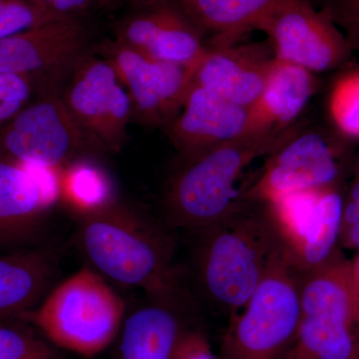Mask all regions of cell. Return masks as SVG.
I'll return each instance as SVG.
<instances>
[{"label":"cell","mask_w":359,"mask_h":359,"mask_svg":"<svg viewBox=\"0 0 359 359\" xmlns=\"http://www.w3.org/2000/svg\"><path fill=\"white\" fill-rule=\"evenodd\" d=\"M172 229L109 199L79 212L76 242L97 273L145 290L148 297H187L175 266Z\"/></svg>","instance_id":"cell-1"},{"label":"cell","mask_w":359,"mask_h":359,"mask_svg":"<svg viewBox=\"0 0 359 359\" xmlns=\"http://www.w3.org/2000/svg\"><path fill=\"white\" fill-rule=\"evenodd\" d=\"M194 233L198 289L229 316L244 308L283 254L266 205L261 203L241 200L223 218Z\"/></svg>","instance_id":"cell-2"},{"label":"cell","mask_w":359,"mask_h":359,"mask_svg":"<svg viewBox=\"0 0 359 359\" xmlns=\"http://www.w3.org/2000/svg\"><path fill=\"white\" fill-rule=\"evenodd\" d=\"M294 134L290 127L255 135L182 159L163 198L164 223L172 230L196 231L223 218L241 201L237 183L245 168L271 155Z\"/></svg>","instance_id":"cell-3"},{"label":"cell","mask_w":359,"mask_h":359,"mask_svg":"<svg viewBox=\"0 0 359 359\" xmlns=\"http://www.w3.org/2000/svg\"><path fill=\"white\" fill-rule=\"evenodd\" d=\"M18 318L30 321L56 346L93 356L107 348L121 330L125 302L103 276L85 268Z\"/></svg>","instance_id":"cell-4"},{"label":"cell","mask_w":359,"mask_h":359,"mask_svg":"<svg viewBox=\"0 0 359 359\" xmlns=\"http://www.w3.org/2000/svg\"><path fill=\"white\" fill-rule=\"evenodd\" d=\"M301 318L285 359H358L351 259L340 247L299 278Z\"/></svg>","instance_id":"cell-5"},{"label":"cell","mask_w":359,"mask_h":359,"mask_svg":"<svg viewBox=\"0 0 359 359\" xmlns=\"http://www.w3.org/2000/svg\"><path fill=\"white\" fill-rule=\"evenodd\" d=\"M299 278L283 254L244 308L230 316L219 359L287 358L301 318Z\"/></svg>","instance_id":"cell-6"},{"label":"cell","mask_w":359,"mask_h":359,"mask_svg":"<svg viewBox=\"0 0 359 359\" xmlns=\"http://www.w3.org/2000/svg\"><path fill=\"white\" fill-rule=\"evenodd\" d=\"M100 150L57 92L45 91L0 129V159L55 171Z\"/></svg>","instance_id":"cell-7"},{"label":"cell","mask_w":359,"mask_h":359,"mask_svg":"<svg viewBox=\"0 0 359 359\" xmlns=\"http://www.w3.org/2000/svg\"><path fill=\"white\" fill-rule=\"evenodd\" d=\"M344 202L337 185L285 194L264 204L285 259L299 273L325 264L339 249Z\"/></svg>","instance_id":"cell-8"},{"label":"cell","mask_w":359,"mask_h":359,"mask_svg":"<svg viewBox=\"0 0 359 359\" xmlns=\"http://www.w3.org/2000/svg\"><path fill=\"white\" fill-rule=\"evenodd\" d=\"M62 98L79 126L101 153H118L133 118L131 98L107 59L85 53L72 68Z\"/></svg>","instance_id":"cell-9"},{"label":"cell","mask_w":359,"mask_h":359,"mask_svg":"<svg viewBox=\"0 0 359 359\" xmlns=\"http://www.w3.org/2000/svg\"><path fill=\"white\" fill-rule=\"evenodd\" d=\"M99 54L127 89L137 121L166 128L183 107L196 68L157 60L117 39L103 43Z\"/></svg>","instance_id":"cell-10"},{"label":"cell","mask_w":359,"mask_h":359,"mask_svg":"<svg viewBox=\"0 0 359 359\" xmlns=\"http://www.w3.org/2000/svg\"><path fill=\"white\" fill-rule=\"evenodd\" d=\"M257 30L266 33L276 58L313 73L337 67L348 53L330 11H318L309 0H280Z\"/></svg>","instance_id":"cell-11"},{"label":"cell","mask_w":359,"mask_h":359,"mask_svg":"<svg viewBox=\"0 0 359 359\" xmlns=\"http://www.w3.org/2000/svg\"><path fill=\"white\" fill-rule=\"evenodd\" d=\"M339 177L337 153L325 137L311 131L294 133L240 189V199L266 204L285 194L337 186Z\"/></svg>","instance_id":"cell-12"},{"label":"cell","mask_w":359,"mask_h":359,"mask_svg":"<svg viewBox=\"0 0 359 359\" xmlns=\"http://www.w3.org/2000/svg\"><path fill=\"white\" fill-rule=\"evenodd\" d=\"M53 172L0 159V254L30 249L41 236L57 200Z\"/></svg>","instance_id":"cell-13"},{"label":"cell","mask_w":359,"mask_h":359,"mask_svg":"<svg viewBox=\"0 0 359 359\" xmlns=\"http://www.w3.org/2000/svg\"><path fill=\"white\" fill-rule=\"evenodd\" d=\"M166 128L182 159L226 142L266 134L257 131L250 107L229 102L194 82L183 107Z\"/></svg>","instance_id":"cell-14"},{"label":"cell","mask_w":359,"mask_h":359,"mask_svg":"<svg viewBox=\"0 0 359 359\" xmlns=\"http://www.w3.org/2000/svg\"><path fill=\"white\" fill-rule=\"evenodd\" d=\"M87 37L76 18L52 21L0 39V74L46 75L73 68L85 54Z\"/></svg>","instance_id":"cell-15"},{"label":"cell","mask_w":359,"mask_h":359,"mask_svg":"<svg viewBox=\"0 0 359 359\" xmlns=\"http://www.w3.org/2000/svg\"><path fill=\"white\" fill-rule=\"evenodd\" d=\"M116 39L157 60L193 68L209 49L203 33L174 2L143 9L123 20Z\"/></svg>","instance_id":"cell-16"},{"label":"cell","mask_w":359,"mask_h":359,"mask_svg":"<svg viewBox=\"0 0 359 359\" xmlns=\"http://www.w3.org/2000/svg\"><path fill=\"white\" fill-rule=\"evenodd\" d=\"M269 43L209 47L193 82L229 102L250 107L263 91L275 55Z\"/></svg>","instance_id":"cell-17"},{"label":"cell","mask_w":359,"mask_h":359,"mask_svg":"<svg viewBox=\"0 0 359 359\" xmlns=\"http://www.w3.org/2000/svg\"><path fill=\"white\" fill-rule=\"evenodd\" d=\"M187 297H148L123 320L120 359H173L187 330Z\"/></svg>","instance_id":"cell-18"},{"label":"cell","mask_w":359,"mask_h":359,"mask_svg":"<svg viewBox=\"0 0 359 359\" xmlns=\"http://www.w3.org/2000/svg\"><path fill=\"white\" fill-rule=\"evenodd\" d=\"M57 262L34 248L0 254V321L32 311L50 290Z\"/></svg>","instance_id":"cell-19"},{"label":"cell","mask_w":359,"mask_h":359,"mask_svg":"<svg viewBox=\"0 0 359 359\" xmlns=\"http://www.w3.org/2000/svg\"><path fill=\"white\" fill-rule=\"evenodd\" d=\"M316 89L313 72L275 57L261 95L250 107L257 131L269 133L290 128Z\"/></svg>","instance_id":"cell-20"},{"label":"cell","mask_w":359,"mask_h":359,"mask_svg":"<svg viewBox=\"0 0 359 359\" xmlns=\"http://www.w3.org/2000/svg\"><path fill=\"white\" fill-rule=\"evenodd\" d=\"M280 0H175L201 32L214 35L212 46L235 43L259 29Z\"/></svg>","instance_id":"cell-21"},{"label":"cell","mask_w":359,"mask_h":359,"mask_svg":"<svg viewBox=\"0 0 359 359\" xmlns=\"http://www.w3.org/2000/svg\"><path fill=\"white\" fill-rule=\"evenodd\" d=\"M330 112L342 133L359 138V70L346 73L335 82L330 97Z\"/></svg>","instance_id":"cell-22"},{"label":"cell","mask_w":359,"mask_h":359,"mask_svg":"<svg viewBox=\"0 0 359 359\" xmlns=\"http://www.w3.org/2000/svg\"><path fill=\"white\" fill-rule=\"evenodd\" d=\"M0 359H59L53 347L32 328L20 323L0 325Z\"/></svg>","instance_id":"cell-23"},{"label":"cell","mask_w":359,"mask_h":359,"mask_svg":"<svg viewBox=\"0 0 359 359\" xmlns=\"http://www.w3.org/2000/svg\"><path fill=\"white\" fill-rule=\"evenodd\" d=\"M59 20L65 18L47 13L30 0H0V39Z\"/></svg>","instance_id":"cell-24"},{"label":"cell","mask_w":359,"mask_h":359,"mask_svg":"<svg viewBox=\"0 0 359 359\" xmlns=\"http://www.w3.org/2000/svg\"><path fill=\"white\" fill-rule=\"evenodd\" d=\"M37 81L28 75L0 74V129L30 102Z\"/></svg>","instance_id":"cell-25"},{"label":"cell","mask_w":359,"mask_h":359,"mask_svg":"<svg viewBox=\"0 0 359 359\" xmlns=\"http://www.w3.org/2000/svg\"><path fill=\"white\" fill-rule=\"evenodd\" d=\"M68 189L70 195L74 198L83 209L93 207L111 199L109 193L106 191L105 182L95 169L87 166H75L69 171Z\"/></svg>","instance_id":"cell-26"},{"label":"cell","mask_w":359,"mask_h":359,"mask_svg":"<svg viewBox=\"0 0 359 359\" xmlns=\"http://www.w3.org/2000/svg\"><path fill=\"white\" fill-rule=\"evenodd\" d=\"M173 359H219L212 353L207 339L198 330L189 328L180 342Z\"/></svg>","instance_id":"cell-27"},{"label":"cell","mask_w":359,"mask_h":359,"mask_svg":"<svg viewBox=\"0 0 359 359\" xmlns=\"http://www.w3.org/2000/svg\"><path fill=\"white\" fill-rule=\"evenodd\" d=\"M330 11L334 21L344 25L353 41L359 44V0H334Z\"/></svg>","instance_id":"cell-28"},{"label":"cell","mask_w":359,"mask_h":359,"mask_svg":"<svg viewBox=\"0 0 359 359\" xmlns=\"http://www.w3.org/2000/svg\"><path fill=\"white\" fill-rule=\"evenodd\" d=\"M40 8L61 18H75L93 0H30Z\"/></svg>","instance_id":"cell-29"},{"label":"cell","mask_w":359,"mask_h":359,"mask_svg":"<svg viewBox=\"0 0 359 359\" xmlns=\"http://www.w3.org/2000/svg\"><path fill=\"white\" fill-rule=\"evenodd\" d=\"M359 222V172L356 174L348 195L344 202L342 211L341 235L347 229Z\"/></svg>","instance_id":"cell-30"},{"label":"cell","mask_w":359,"mask_h":359,"mask_svg":"<svg viewBox=\"0 0 359 359\" xmlns=\"http://www.w3.org/2000/svg\"><path fill=\"white\" fill-rule=\"evenodd\" d=\"M351 280L355 301V325L356 337H358V359L359 358V250L358 255L351 259Z\"/></svg>","instance_id":"cell-31"},{"label":"cell","mask_w":359,"mask_h":359,"mask_svg":"<svg viewBox=\"0 0 359 359\" xmlns=\"http://www.w3.org/2000/svg\"><path fill=\"white\" fill-rule=\"evenodd\" d=\"M339 247L346 250H359V222L340 235Z\"/></svg>","instance_id":"cell-32"},{"label":"cell","mask_w":359,"mask_h":359,"mask_svg":"<svg viewBox=\"0 0 359 359\" xmlns=\"http://www.w3.org/2000/svg\"><path fill=\"white\" fill-rule=\"evenodd\" d=\"M174 1L175 0H131V4L137 11H143V9L151 8V7L172 4Z\"/></svg>","instance_id":"cell-33"},{"label":"cell","mask_w":359,"mask_h":359,"mask_svg":"<svg viewBox=\"0 0 359 359\" xmlns=\"http://www.w3.org/2000/svg\"><path fill=\"white\" fill-rule=\"evenodd\" d=\"M101 6H109L110 4H112L113 0H96Z\"/></svg>","instance_id":"cell-34"},{"label":"cell","mask_w":359,"mask_h":359,"mask_svg":"<svg viewBox=\"0 0 359 359\" xmlns=\"http://www.w3.org/2000/svg\"><path fill=\"white\" fill-rule=\"evenodd\" d=\"M0 325H1V321H0Z\"/></svg>","instance_id":"cell-35"},{"label":"cell","mask_w":359,"mask_h":359,"mask_svg":"<svg viewBox=\"0 0 359 359\" xmlns=\"http://www.w3.org/2000/svg\"><path fill=\"white\" fill-rule=\"evenodd\" d=\"M358 172H359V170H358Z\"/></svg>","instance_id":"cell-36"}]
</instances>
